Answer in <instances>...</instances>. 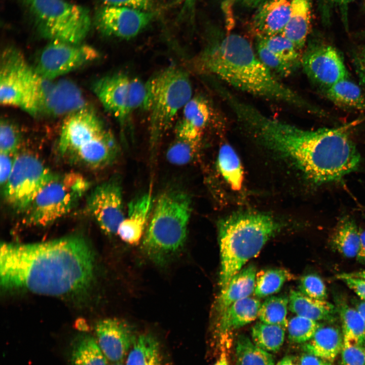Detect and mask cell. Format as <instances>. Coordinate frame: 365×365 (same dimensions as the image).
I'll list each match as a JSON object with an SVG mask.
<instances>
[{
	"instance_id": "cell-1",
	"label": "cell",
	"mask_w": 365,
	"mask_h": 365,
	"mask_svg": "<svg viewBox=\"0 0 365 365\" xmlns=\"http://www.w3.org/2000/svg\"><path fill=\"white\" fill-rule=\"evenodd\" d=\"M234 115L251 137L289 161L315 185L340 180L360 166V155L348 131L350 124L305 130L269 117L245 101L236 106Z\"/></svg>"
},
{
	"instance_id": "cell-2",
	"label": "cell",
	"mask_w": 365,
	"mask_h": 365,
	"mask_svg": "<svg viewBox=\"0 0 365 365\" xmlns=\"http://www.w3.org/2000/svg\"><path fill=\"white\" fill-rule=\"evenodd\" d=\"M95 266L92 249L80 236L35 243L5 242L1 246V284L7 290L77 295L89 288Z\"/></svg>"
},
{
	"instance_id": "cell-3",
	"label": "cell",
	"mask_w": 365,
	"mask_h": 365,
	"mask_svg": "<svg viewBox=\"0 0 365 365\" xmlns=\"http://www.w3.org/2000/svg\"><path fill=\"white\" fill-rule=\"evenodd\" d=\"M211 39L193 60L199 74L222 80L241 91L295 106L318 116L324 111L280 81L260 60L246 39L230 33Z\"/></svg>"
},
{
	"instance_id": "cell-4",
	"label": "cell",
	"mask_w": 365,
	"mask_h": 365,
	"mask_svg": "<svg viewBox=\"0 0 365 365\" xmlns=\"http://www.w3.org/2000/svg\"><path fill=\"white\" fill-rule=\"evenodd\" d=\"M280 228L271 215L255 211L238 212L218 222L221 289L245 263L259 253Z\"/></svg>"
},
{
	"instance_id": "cell-5",
	"label": "cell",
	"mask_w": 365,
	"mask_h": 365,
	"mask_svg": "<svg viewBox=\"0 0 365 365\" xmlns=\"http://www.w3.org/2000/svg\"><path fill=\"white\" fill-rule=\"evenodd\" d=\"M191 212V199L186 192L170 190L159 196L154 204L141 246L143 252L153 263L165 265L181 250Z\"/></svg>"
},
{
	"instance_id": "cell-6",
	"label": "cell",
	"mask_w": 365,
	"mask_h": 365,
	"mask_svg": "<svg viewBox=\"0 0 365 365\" xmlns=\"http://www.w3.org/2000/svg\"><path fill=\"white\" fill-rule=\"evenodd\" d=\"M54 82L43 78L23 54L12 47L2 53L0 102L18 107L33 117L45 115Z\"/></svg>"
},
{
	"instance_id": "cell-7",
	"label": "cell",
	"mask_w": 365,
	"mask_h": 365,
	"mask_svg": "<svg viewBox=\"0 0 365 365\" xmlns=\"http://www.w3.org/2000/svg\"><path fill=\"white\" fill-rule=\"evenodd\" d=\"M145 83L143 110L149 114L150 142L155 150L179 110L192 98V87L187 71L174 65L160 71Z\"/></svg>"
},
{
	"instance_id": "cell-8",
	"label": "cell",
	"mask_w": 365,
	"mask_h": 365,
	"mask_svg": "<svg viewBox=\"0 0 365 365\" xmlns=\"http://www.w3.org/2000/svg\"><path fill=\"white\" fill-rule=\"evenodd\" d=\"M39 34L50 41L80 44L91 27L89 11L65 0H20Z\"/></svg>"
},
{
	"instance_id": "cell-9",
	"label": "cell",
	"mask_w": 365,
	"mask_h": 365,
	"mask_svg": "<svg viewBox=\"0 0 365 365\" xmlns=\"http://www.w3.org/2000/svg\"><path fill=\"white\" fill-rule=\"evenodd\" d=\"M89 182L82 175L58 174L45 186L23 212L25 224L46 226L68 213L85 194Z\"/></svg>"
},
{
	"instance_id": "cell-10",
	"label": "cell",
	"mask_w": 365,
	"mask_h": 365,
	"mask_svg": "<svg viewBox=\"0 0 365 365\" xmlns=\"http://www.w3.org/2000/svg\"><path fill=\"white\" fill-rule=\"evenodd\" d=\"M93 93L101 104L124 130L131 115L143 110L146 101L145 82L137 78L118 73L102 77L92 85Z\"/></svg>"
},
{
	"instance_id": "cell-11",
	"label": "cell",
	"mask_w": 365,
	"mask_h": 365,
	"mask_svg": "<svg viewBox=\"0 0 365 365\" xmlns=\"http://www.w3.org/2000/svg\"><path fill=\"white\" fill-rule=\"evenodd\" d=\"M58 175L35 156L17 153L11 175L3 188L5 200L14 211L23 213L42 189Z\"/></svg>"
},
{
	"instance_id": "cell-12",
	"label": "cell",
	"mask_w": 365,
	"mask_h": 365,
	"mask_svg": "<svg viewBox=\"0 0 365 365\" xmlns=\"http://www.w3.org/2000/svg\"><path fill=\"white\" fill-rule=\"evenodd\" d=\"M98 57L97 51L89 45L50 41L39 53L33 68L43 78L53 81Z\"/></svg>"
},
{
	"instance_id": "cell-13",
	"label": "cell",
	"mask_w": 365,
	"mask_h": 365,
	"mask_svg": "<svg viewBox=\"0 0 365 365\" xmlns=\"http://www.w3.org/2000/svg\"><path fill=\"white\" fill-rule=\"evenodd\" d=\"M301 66L308 78L321 89L349 78L340 52L318 39H311L308 43L302 55Z\"/></svg>"
},
{
	"instance_id": "cell-14",
	"label": "cell",
	"mask_w": 365,
	"mask_h": 365,
	"mask_svg": "<svg viewBox=\"0 0 365 365\" xmlns=\"http://www.w3.org/2000/svg\"><path fill=\"white\" fill-rule=\"evenodd\" d=\"M86 208L106 234H117L125 216L119 179L113 177L96 187L87 198Z\"/></svg>"
},
{
	"instance_id": "cell-15",
	"label": "cell",
	"mask_w": 365,
	"mask_h": 365,
	"mask_svg": "<svg viewBox=\"0 0 365 365\" xmlns=\"http://www.w3.org/2000/svg\"><path fill=\"white\" fill-rule=\"evenodd\" d=\"M154 16L150 11L104 5L97 10L95 22L104 35L129 40L141 32Z\"/></svg>"
},
{
	"instance_id": "cell-16",
	"label": "cell",
	"mask_w": 365,
	"mask_h": 365,
	"mask_svg": "<svg viewBox=\"0 0 365 365\" xmlns=\"http://www.w3.org/2000/svg\"><path fill=\"white\" fill-rule=\"evenodd\" d=\"M58 140L60 154L70 158L106 128L92 110L85 107L65 117Z\"/></svg>"
},
{
	"instance_id": "cell-17",
	"label": "cell",
	"mask_w": 365,
	"mask_h": 365,
	"mask_svg": "<svg viewBox=\"0 0 365 365\" xmlns=\"http://www.w3.org/2000/svg\"><path fill=\"white\" fill-rule=\"evenodd\" d=\"M96 341L108 360L119 363L128 354L137 337L131 326L118 318L99 321L95 327Z\"/></svg>"
},
{
	"instance_id": "cell-18",
	"label": "cell",
	"mask_w": 365,
	"mask_h": 365,
	"mask_svg": "<svg viewBox=\"0 0 365 365\" xmlns=\"http://www.w3.org/2000/svg\"><path fill=\"white\" fill-rule=\"evenodd\" d=\"M150 192L132 200L128 205L126 215L121 223L117 234L126 243L135 245L144 236L154 207Z\"/></svg>"
},
{
	"instance_id": "cell-19",
	"label": "cell",
	"mask_w": 365,
	"mask_h": 365,
	"mask_svg": "<svg viewBox=\"0 0 365 365\" xmlns=\"http://www.w3.org/2000/svg\"><path fill=\"white\" fill-rule=\"evenodd\" d=\"M118 153L116 140L111 132L106 129L80 148L69 159L90 168L99 169L113 163L118 157Z\"/></svg>"
},
{
	"instance_id": "cell-20",
	"label": "cell",
	"mask_w": 365,
	"mask_h": 365,
	"mask_svg": "<svg viewBox=\"0 0 365 365\" xmlns=\"http://www.w3.org/2000/svg\"><path fill=\"white\" fill-rule=\"evenodd\" d=\"M291 0H266L258 8L252 21L257 37L281 34L289 19Z\"/></svg>"
},
{
	"instance_id": "cell-21",
	"label": "cell",
	"mask_w": 365,
	"mask_h": 365,
	"mask_svg": "<svg viewBox=\"0 0 365 365\" xmlns=\"http://www.w3.org/2000/svg\"><path fill=\"white\" fill-rule=\"evenodd\" d=\"M86 107L81 89L72 81L61 79L54 83L50 97L47 115L65 116Z\"/></svg>"
},
{
	"instance_id": "cell-22",
	"label": "cell",
	"mask_w": 365,
	"mask_h": 365,
	"mask_svg": "<svg viewBox=\"0 0 365 365\" xmlns=\"http://www.w3.org/2000/svg\"><path fill=\"white\" fill-rule=\"evenodd\" d=\"M257 270L250 265L241 269L221 289L216 304L217 317L234 302L249 297L254 292Z\"/></svg>"
},
{
	"instance_id": "cell-23",
	"label": "cell",
	"mask_w": 365,
	"mask_h": 365,
	"mask_svg": "<svg viewBox=\"0 0 365 365\" xmlns=\"http://www.w3.org/2000/svg\"><path fill=\"white\" fill-rule=\"evenodd\" d=\"M261 305L258 299L249 297L233 303L217 317L216 327L220 337L253 321L258 316Z\"/></svg>"
},
{
	"instance_id": "cell-24",
	"label": "cell",
	"mask_w": 365,
	"mask_h": 365,
	"mask_svg": "<svg viewBox=\"0 0 365 365\" xmlns=\"http://www.w3.org/2000/svg\"><path fill=\"white\" fill-rule=\"evenodd\" d=\"M311 20V0H291L289 19L281 34L301 52L306 44Z\"/></svg>"
},
{
	"instance_id": "cell-25",
	"label": "cell",
	"mask_w": 365,
	"mask_h": 365,
	"mask_svg": "<svg viewBox=\"0 0 365 365\" xmlns=\"http://www.w3.org/2000/svg\"><path fill=\"white\" fill-rule=\"evenodd\" d=\"M343 345V334L338 327L320 324L313 337L305 343L303 349L306 353L332 362L341 351Z\"/></svg>"
},
{
	"instance_id": "cell-26",
	"label": "cell",
	"mask_w": 365,
	"mask_h": 365,
	"mask_svg": "<svg viewBox=\"0 0 365 365\" xmlns=\"http://www.w3.org/2000/svg\"><path fill=\"white\" fill-rule=\"evenodd\" d=\"M288 307L296 315L316 321L333 320L338 312L337 308L326 300L313 299L296 290L290 291Z\"/></svg>"
},
{
	"instance_id": "cell-27",
	"label": "cell",
	"mask_w": 365,
	"mask_h": 365,
	"mask_svg": "<svg viewBox=\"0 0 365 365\" xmlns=\"http://www.w3.org/2000/svg\"><path fill=\"white\" fill-rule=\"evenodd\" d=\"M324 96L342 107L365 111V95L360 87L349 78L322 89Z\"/></svg>"
},
{
	"instance_id": "cell-28",
	"label": "cell",
	"mask_w": 365,
	"mask_h": 365,
	"mask_svg": "<svg viewBox=\"0 0 365 365\" xmlns=\"http://www.w3.org/2000/svg\"><path fill=\"white\" fill-rule=\"evenodd\" d=\"M331 243L336 250L347 258H356L360 243V231L349 216L342 217L331 236Z\"/></svg>"
},
{
	"instance_id": "cell-29",
	"label": "cell",
	"mask_w": 365,
	"mask_h": 365,
	"mask_svg": "<svg viewBox=\"0 0 365 365\" xmlns=\"http://www.w3.org/2000/svg\"><path fill=\"white\" fill-rule=\"evenodd\" d=\"M160 343L154 336L143 334L136 337L129 351L126 365H161Z\"/></svg>"
},
{
	"instance_id": "cell-30",
	"label": "cell",
	"mask_w": 365,
	"mask_h": 365,
	"mask_svg": "<svg viewBox=\"0 0 365 365\" xmlns=\"http://www.w3.org/2000/svg\"><path fill=\"white\" fill-rule=\"evenodd\" d=\"M71 365H107V358L96 340L91 336H78L71 346Z\"/></svg>"
},
{
	"instance_id": "cell-31",
	"label": "cell",
	"mask_w": 365,
	"mask_h": 365,
	"mask_svg": "<svg viewBox=\"0 0 365 365\" xmlns=\"http://www.w3.org/2000/svg\"><path fill=\"white\" fill-rule=\"evenodd\" d=\"M218 170L232 189L239 191L243 180V171L240 159L229 144H223L217 158Z\"/></svg>"
},
{
	"instance_id": "cell-32",
	"label": "cell",
	"mask_w": 365,
	"mask_h": 365,
	"mask_svg": "<svg viewBox=\"0 0 365 365\" xmlns=\"http://www.w3.org/2000/svg\"><path fill=\"white\" fill-rule=\"evenodd\" d=\"M340 317L343 342L365 344V322L354 308L340 302L336 307Z\"/></svg>"
},
{
	"instance_id": "cell-33",
	"label": "cell",
	"mask_w": 365,
	"mask_h": 365,
	"mask_svg": "<svg viewBox=\"0 0 365 365\" xmlns=\"http://www.w3.org/2000/svg\"><path fill=\"white\" fill-rule=\"evenodd\" d=\"M235 351L237 365H274L272 355L257 346L245 335L237 337Z\"/></svg>"
},
{
	"instance_id": "cell-34",
	"label": "cell",
	"mask_w": 365,
	"mask_h": 365,
	"mask_svg": "<svg viewBox=\"0 0 365 365\" xmlns=\"http://www.w3.org/2000/svg\"><path fill=\"white\" fill-rule=\"evenodd\" d=\"M285 330L280 326L258 322L251 328L252 342L267 352H277L284 342Z\"/></svg>"
},
{
	"instance_id": "cell-35",
	"label": "cell",
	"mask_w": 365,
	"mask_h": 365,
	"mask_svg": "<svg viewBox=\"0 0 365 365\" xmlns=\"http://www.w3.org/2000/svg\"><path fill=\"white\" fill-rule=\"evenodd\" d=\"M291 274L284 269H270L257 274L254 295L264 298L279 291L284 283L291 279Z\"/></svg>"
},
{
	"instance_id": "cell-36",
	"label": "cell",
	"mask_w": 365,
	"mask_h": 365,
	"mask_svg": "<svg viewBox=\"0 0 365 365\" xmlns=\"http://www.w3.org/2000/svg\"><path fill=\"white\" fill-rule=\"evenodd\" d=\"M288 298L283 296L268 298L261 304L258 316L260 321L265 323L280 326L286 329L288 321L286 318Z\"/></svg>"
},
{
	"instance_id": "cell-37",
	"label": "cell",
	"mask_w": 365,
	"mask_h": 365,
	"mask_svg": "<svg viewBox=\"0 0 365 365\" xmlns=\"http://www.w3.org/2000/svg\"><path fill=\"white\" fill-rule=\"evenodd\" d=\"M273 53L285 61L297 67L301 65L302 53L293 43L281 34L257 37Z\"/></svg>"
},
{
	"instance_id": "cell-38",
	"label": "cell",
	"mask_w": 365,
	"mask_h": 365,
	"mask_svg": "<svg viewBox=\"0 0 365 365\" xmlns=\"http://www.w3.org/2000/svg\"><path fill=\"white\" fill-rule=\"evenodd\" d=\"M211 117L207 101L203 97H192L183 108L182 121L203 132Z\"/></svg>"
},
{
	"instance_id": "cell-39",
	"label": "cell",
	"mask_w": 365,
	"mask_h": 365,
	"mask_svg": "<svg viewBox=\"0 0 365 365\" xmlns=\"http://www.w3.org/2000/svg\"><path fill=\"white\" fill-rule=\"evenodd\" d=\"M22 141V134L16 123L7 118H2L0 123V151L16 154Z\"/></svg>"
},
{
	"instance_id": "cell-40",
	"label": "cell",
	"mask_w": 365,
	"mask_h": 365,
	"mask_svg": "<svg viewBox=\"0 0 365 365\" xmlns=\"http://www.w3.org/2000/svg\"><path fill=\"white\" fill-rule=\"evenodd\" d=\"M256 50L257 55L260 60L273 74L276 73L281 77H286L298 67L279 57L258 39H257Z\"/></svg>"
},
{
	"instance_id": "cell-41",
	"label": "cell",
	"mask_w": 365,
	"mask_h": 365,
	"mask_svg": "<svg viewBox=\"0 0 365 365\" xmlns=\"http://www.w3.org/2000/svg\"><path fill=\"white\" fill-rule=\"evenodd\" d=\"M319 325L316 321L296 315L288 321L289 339L296 343H306L313 337Z\"/></svg>"
},
{
	"instance_id": "cell-42",
	"label": "cell",
	"mask_w": 365,
	"mask_h": 365,
	"mask_svg": "<svg viewBox=\"0 0 365 365\" xmlns=\"http://www.w3.org/2000/svg\"><path fill=\"white\" fill-rule=\"evenodd\" d=\"M199 144L176 137L167 150V160L173 165H186L195 158Z\"/></svg>"
},
{
	"instance_id": "cell-43",
	"label": "cell",
	"mask_w": 365,
	"mask_h": 365,
	"mask_svg": "<svg viewBox=\"0 0 365 365\" xmlns=\"http://www.w3.org/2000/svg\"><path fill=\"white\" fill-rule=\"evenodd\" d=\"M299 291L310 298L326 300L327 297V289L323 280L318 275L309 274L300 279Z\"/></svg>"
},
{
	"instance_id": "cell-44",
	"label": "cell",
	"mask_w": 365,
	"mask_h": 365,
	"mask_svg": "<svg viewBox=\"0 0 365 365\" xmlns=\"http://www.w3.org/2000/svg\"><path fill=\"white\" fill-rule=\"evenodd\" d=\"M341 359L342 365H365L364 344L343 342Z\"/></svg>"
},
{
	"instance_id": "cell-45",
	"label": "cell",
	"mask_w": 365,
	"mask_h": 365,
	"mask_svg": "<svg viewBox=\"0 0 365 365\" xmlns=\"http://www.w3.org/2000/svg\"><path fill=\"white\" fill-rule=\"evenodd\" d=\"M354 0H317L321 17L324 23H328L333 10L338 9L342 14L344 23L347 26V9L349 4Z\"/></svg>"
},
{
	"instance_id": "cell-46",
	"label": "cell",
	"mask_w": 365,
	"mask_h": 365,
	"mask_svg": "<svg viewBox=\"0 0 365 365\" xmlns=\"http://www.w3.org/2000/svg\"><path fill=\"white\" fill-rule=\"evenodd\" d=\"M105 6L124 7L150 11L153 7L152 0H102Z\"/></svg>"
},
{
	"instance_id": "cell-47",
	"label": "cell",
	"mask_w": 365,
	"mask_h": 365,
	"mask_svg": "<svg viewBox=\"0 0 365 365\" xmlns=\"http://www.w3.org/2000/svg\"><path fill=\"white\" fill-rule=\"evenodd\" d=\"M336 277L353 290L361 300L365 301L364 279L350 276L345 273L339 274Z\"/></svg>"
},
{
	"instance_id": "cell-48",
	"label": "cell",
	"mask_w": 365,
	"mask_h": 365,
	"mask_svg": "<svg viewBox=\"0 0 365 365\" xmlns=\"http://www.w3.org/2000/svg\"><path fill=\"white\" fill-rule=\"evenodd\" d=\"M16 154L1 152L0 183L2 187H5L11 175Z\"/></svg>"
},
{
	"instance_id": "cell-49",
	"label": "cell",
	"mask_w": 365,
	"mask_h": 365,
	"mask_svg": "<svg viewBox=\"0 0 365 365\" xmlns=\"http://www.w3.org/2000/svg\"><path fill=\"white\" fill-rule=\"evenodd\" d=\"M352 60L360 83L365 88V45L353 51Z\"/></svg>"
},
{
	"instance_id": "cell-50",
	"label": "cell",
	"mask_w": 365,
	"mask_h": 365,
	"mask_svg": "<svg viewBox=\"0 0 365 365\" xmlns=\"http://www.w3.org/2000/svg\"><path fill=\"white\" fill-rule=\"evenodd\" d=\"M231 335H224L221 337V353L218 359L213 365H230L227 357V350L231 344Z\"/></svg>"
},
{
	"instance_id": "cell-51",
	"label": "cell",
	"mask_w": 365,
	"mask_h": 365,
	"mask_svg": "<svg viewBox=\"0 0 365 365\" xmlns=\"http://www.w3.org/2000/svg\"><path fill=\"white\" fill-rule=\"evenodd\" d=\"M300 359L301 365H332L331 362L306 352Z\"/></svg>"
},
{
	"instance_id": "cell-52",
	"label": "cell",
	"mask_w": 365,
	"mask_h": 365,
	"mask_svg": "<svg viewBox=\"0 0 365 365\" xmlns=\"http://www.w3.org/2000/svg\"><path fill=\"white\" fill-rule=\"evenodd\" d=\"M356 258L360 263H365V230L360 231L359 247Z\"/></svg>"
},
{
	"instance_id": "cell-53",
	"label": "cell",
	"mask_w": 365,
	"mask_h": 365,
	"mask_svg": "<svg viewBox=\"0 0 365 365\" xmlns=\"http://www.w3.org/2000/svg\"><path fill=\"white\" fill-rule=\"evenodd\" d=\"M234 3H238L248 8L259 7L266 0H230Z\"/></svg>"
},
{
	"instance_id": "cell-54",
	"label": "cell",
	"mask_w": 365,
	"mask_h": 365,
	"mask_svg": "<svg viewBox=\"0 0 365 365\" xmlns=\"http://www.w3.org/2000/svg\"><path fill=\"white\" fill-rule=\"evenodd\" d=\"M276 365H301V359L293 355H287L282 358Z\"/></svg>"
},
{
	"instance_id": "cell-55",
	"label": "cell",
	"mask_w": 365,
	"mask_h": 365,
	"mask_svg": "<svg viewBox=\"0 0 365 365\" xmlns=\"http://www.w3.org/2000/svg\"><path fill=\"white\" fill-rule=\"evenodd\" d=\"M354 308L365 322V301L363 300L355 301Z\"/></svg>"
},
{
	"instance_id": "cell-56",
	"label": "cell",
	"mask_w": 365,
	"mask_h": 365,
	"mask_svg": "<svg viewBox=\"0 0 365 365\" xmlns=\"http://www.w3.org/2000/svg\"><path fill=\"white\" fill-rule=\"evenodd\" d=\"M196 0H185L182 11L192 14L194 10Z\"/></svg>"
},
{
	"instance_id": "cell-57",
	"label": "cell",
	"mask_w": 365,
	"mask_h": 365,
	"mask_svg": "<svg viewBox=\"0 0 365 365\" xmlns=\"http://www.w3.org/2000/svg\"><path fill=\"white\" fill-rule=\"evenodd\" d=\"M345 273L350 276L361 278L365 279V270Z\"/></svg>"
},
{
	"instance_id": "cell-58",
	"label": "cell",
	"mask_w": 365,
	"mask_h": 365,
	"mask_svg": "<svg viewBox=\"0 0 365 365\" xmlns=\"http://www.w3.org/2000/svg\"><path fill=\"white\" fill-rule=\"evenodd\" d=\"M358 36L361 39L365 40V29L359 32Z\"/></svg>"
},
{
	"instance_id": "cell-59",
	"label": "cell",
	"mask_w": 365,
	"mask_h": 365,
	"mask_svg": "<svg viewBox=\"0 0 365 365\" xmlns=\"http://www.w3.org/2000/svg\"><path fill=\"white\" fill-rule=\"evenodd\" d=\"M114 365H123V364L119 362V363H116Z\"/></svg>"
},
{
	"instance_id": "cell-60",
	"label": "cell",
	"mask_w": 365,
	"mask_h": 365,
	"mask_svg": "<svg viewBox=\"0 0 365 365\" xmlns=\"http://www.w3.org/2000/svg\"><path fill=\"white\" fill-rule=\"evenodd\" d=\"M363 4H364V7H365V0H364V1H363Z\"/></svg>"
}]
</instances>
